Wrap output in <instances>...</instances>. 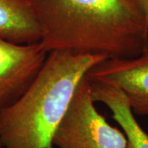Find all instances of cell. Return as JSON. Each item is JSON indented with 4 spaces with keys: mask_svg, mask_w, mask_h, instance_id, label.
<instances>
[{
    "mask_svg": "<svg viewBox=\"0 0 148 148\" xmlns=\"http://www.w3.org/2000/svg\"><path fill=\"white\" fill-rule=\"evenodd\" d=\"M45 50L136 57L148 48V27L132 0H28Z\"/></svg>",
    "mask_w": 148,
    "mask_h": 148,
    "instance_id": "6da1fadb",
    "label": "cell"
},
{
    "mask_svg": "<svg viewBox=\"0 0 148 148\" xmlns=\"http://www.w3.org/2000/svg\"><path fill=\"white\" fill-rule=\"evenodd\" d=\"M106 58L69 50L49 52L27 90L0 112L3 148H53V134L77 86L90 69Z\"/></svg>",
    "mask_w": 148,
    "mask_h": 148,
    "instance_id": "7a4b0ae2",
    "label": "cell"
},
{
    "mask_svg": "<svg viewBox=\"0 0 148 148\" xmlns=\"http://www.w3.org/2000/svg\"><path fill=\"white\" fill-rule=\"evenodd\" d=\"M86 76L81 81L53 137L58 148H127L123 131L96 110Z\"/></svg>",
    "mask_w": 148,
    "mask_h": 148,
    "instance_id": "3957f363",
    "label": "cell"
},
{
    "mask_svg": "<svg viewBox=\"0 0 148 148\" xmlns=\"http://www.w3.org/2000/svg\"><path fill=\"white\" fill-rule=\"evenodd\" d=\"M48 53L40 42L17 44L0 38V112L27 90Z\"/></svg>",
    "mask_w": 148,
    "mask_h": 148,
    "instance_id": "277c9868",
    "label": "cell"
},
{
    "mask_svg": "<svg viewBox=\"0 0 148 148\" xmlns=\"http://www.w3.org/2000/svg\"><path fill=\"white\" fill-rule=\"evenodd\" d=\"M86 77L121 90L135 115L148 116V48L136 57L106 58Z\"/></svg>",
    "mask_w": 148,
    "mask_h": 148,
    "instance_id": "5b68a950",
    "label": "cell"
},
{
    "mask_svg": "<svg viewBox=\"0 0 148 148\" xmlns=\"http://www.w3.org/2000/svg\"><path fill=\"white\" fill-rule=\"evenodd\" d=\"M90 82L91 97L111 111L127 139V148H148V133L140 126L121 90L98 82Z\"/></svg>",
    "mask_w": 148,
    "mask_h": 148,
    "instance_id": "8992f818",
    "label": "cell"
},
{
    "mask_svg": "<svg viewBox=\"0 0 148 148\" xmlns=\"http://www.w3.org/2000/svg\"><path fill=\"white\" fill-rule=\"evenodd\" d=\"M40 31L28 0H0V38L17 44L40 42Z\"/></svg>",
    "mask_w": 148,
    "mask_h": 148,
    "instance_id": "52a82bcc",
    "label": "cell"
},
{
    "mask_svg": "<svg viewBox=\"0 0 148 148\" xmlns=\"http://www.w3.org/2000/svg\"><path fill=\"white\" fill-rule=\"evenodd\" d=\"M142 13L148 27V0H132Z\"/></svg>",
    "mask_w": 148,
    "mask_h": 148,
    "instance_id": "ba28073f",
    "label": "cell"
},
{
    "mask_svg": "<svg viewBox=\"0 0 148 148\" xmlns=\"http://www.w3.org/2000/svg\"><path fill=\"white\" fill-rule=\"evenodd\" d=\"M0 148H3V147H2V144H1V143H0Z\"/></svg>",
    "mask_w": 148,
    "mask_h": 148,
    "instance_id": "9c48e42d",
    "label": "cell"
}]
</instances>
